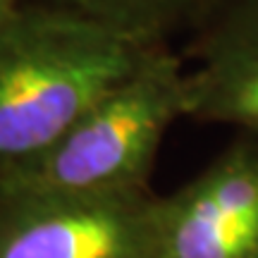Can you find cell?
I'll list each match as a JSON object with an SVG mask.
<instances>
[{"label": "cell", "mask_w": 258, "mask_h": 258, "mask_svg": "<svg viewBox=\"0 0 258 258\" xmlns=\"http://www.w3.org/2000/svg\"><path fill=\"white\" fill-rule=\"evenodd\" d=\"M163 211L170 258H258V139L239 137Z\"/></svg>", "instance_id": "obj_4"}, {"label": "cell", "mask_w": 258, "mask_h": 258, "mask_svg": "<svg viewBox=\"0 0 258 258\" xmlns=\"http://www.w3.org/2000/svg\"><path fill=\"white\" fill-rule=\"evenodd\" d=\"M153 48L27 0L0 29V175L57 144Z\"/></svg>", "instance_id": "obj_1"}, {"label": "cell", "mask_w": 258, "mask_h": 258, "mask_svg": "<svg viewBox=\"0 0 258 258\" xmlns=\"http://www.w3.org/2000/svg\"><path fill=\"white\" fill-rule=\"evenodd\" d=\"M24 3H27V0H0V29L8 24V19L12 17Z\"/></svg>", "instance_id": "obj_7"}, {"label": "cell", "mask_w": 258, "mask_h": 258, "mask_svg": "<svg viewBox=\"0 0 258 258\" xmlns=\"http://www.w3.org/2000/svg\"><path fill=\"white\" fill-rule=\"evenodd\" d=\"M186 67V120L258 139V0H213Z\"/></svg>", "instance_id": "obj_5"}, {"label": "cell", "mask_w": 258, "mask_h": 258, "mask_svg": "<svg viewBox=\"0 0 258 258\" xmlns=\"http://www.w3.org/2000/svg\"><path fill=\"white\" fill-rule=\"evenodd\" d=\"M0 258H170L163 199L148 186L0 196Z\"/></svg>", "instance_id": "obj_3"}, {"label": "cell", "mask_w": 258, "mask_h": 258, "mask_svg": "<svg viewBox=\"0 0 258 258\" xmlns=\"http://www.w3.org/2000/svg\"><path fill=\"white\" fill-rule=\"evenodd\" d=\"M96 24L146 43L167 46V36L196 27L213 0H46Z\"/></svg>", "instance_id": "obj_6"}, {"label": "cell", "mask_w": 258, "mask_h": 258, "mask_svg": "<svg viewBox=\"0 0 258 258\" xmlns=\"http://www.w3.org/2000/svg\"><path fill=\"white\" fill-rule=\"evenodd\" d=\"M186 120V64L153 48L57 144L0 175V196H60L146 189L163 139Z\"/></svg>", "instance_id": "obj_2"}]
</instances>
